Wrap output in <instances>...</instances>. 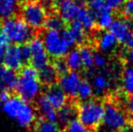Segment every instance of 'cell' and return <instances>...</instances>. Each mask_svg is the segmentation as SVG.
Listing matches in <instances>:
<instances>
[{
	"mask_svg": "<svg viewBox=\"0 0 133 132\" xmlns=\"http://www.w3.org/2000/svg\"><path fill=\"white\" fill-rule=\"evenodd\" d=\"M89 130L83 124L79 118H75L64 127V132H89Z\"/></svg>",
	"mask_w": 133,
	"mask_h": 132,
	"instance_id": "cell-31",
	"label": "cell"
},
{
	"mask_svg": "<svg viewBox=\"0 0 133 132\" xmlns=\"http://www.w3.org/2000/svg\"><path fill=\"white\" fill-rule=\"evenodd\" d=\"M104 112L102 127L106 132H122L127 126L128 117L125 115L124 110L113 100H106L104 102ZM100 125V126H101Z\"/></svg>",
	"mask_w": 133,
	"mask_h": 132,
	"instance_id": "cell-5",
	"label": "cell"
},
{
	"mask_svg": "<svg viewBox=\"0 0 133 132\" xmlns=\"http://www.w3.org/2000/svg\"><path fill=\"white\" fill-rule=\"evenodd\" d=\"M82 80L83 79L78 72L69 71L68 73L60 77L58 84L68 97L75 98L78 95V89Z\"/></svg>",
	"mask_w": 133,
	"mask_h": 132,
	"instance_id": "cell-11",
	"label": "cell"
},
{
	"mask_svg": "<svg viewBox=\"0 0 133 132\" xmlns=\"http://www.w3.org/2000/svg\"><path fill=\"white\" fill-rule=\"evenodd\" d=\"M17 79L18 76L16 74V71L4 65L3 63L0 64V85L2 89H15Z\"/></svg>",
	"mask_w": 133,
	"mask_h": 132,
	"instance_id": "cell-14",
	"label": "cell"
},
{
	"mask_svg": "<svg viewBox=\"0 0 133 132\" xmlns=\"http://www.w3.org/2000/svg\"><path fill=\"white\" fill-rule=\"evenodd\" d=\"M42 40L48 55L56 59H61L65 57L70 51L71 48L64 41L61 31L47 29L43 34Z\"/></svg>",
	"mask_w": 133,
	"mask_h": 132,
	"instance_id": "cell-7",
	"label": "cell"
},
{
	"mask_svg": "<svg viewBox=\"0 0 133 132\" xmlns=\"http://www.w3.org/2000/svg\"><path fill=\"white\" fill-rule=\"evenodd\" d=\"M97 45L98 48L104 52H113L118 48V41L113 33L106 31L98 38Z\"/></svg>",
	"mask_w": 133,
	"mask_h": 132,
	"instance_id": "cell-17",
	"label": "cell"
},
{
	"mask_svg": "<svg viewBox=\"0 0 133 132\" xmlns=\"http://www.w3.org/2000/svg\"><path fill=\"white\" fill-rule=\"evenodd\" d=\"M37 112L40 114L41 118L57 121V110L52 106L45 96H40L37 99Z\"/></svg>",
	"mask_w": 133,
	"mask_h": 132,
	"instance_id": "cell-15",
	"label": "cell"
},
{
	"mask_svg": "<svg viewBox=\"0 0 133 132\" xmlns=\"http://www.w3.org/2000/svg\"><path fill=\"white\" fill-rule=\"evenodd\" d=\"M2 111L22 128L32 127L37 121V111L30 102L19 96H11L2 104Z\"/></svg>",
	"mask_w": 133,
	"mask_h": 132,
	"instance_id": "cell-1",
	"label": "cell"
},
{
	"mask_svg": "<svg viewBox=\"0 0 133 132\" xmlns=\"http://www.w3.org/2000/svg\"><path fill=\"white\" fill-rule=\"evenodd\" d=\"M104 112V103L100 99H89L78 105V118L91 131H96L100 127Z\"/></svg>",
	"mask_w": 133,
	"mask_h": 132,
	"instance_id": "cell-3",
	"label": "cell"
},
{
	"mask_svg": "<svg viewBox=\"0 0 133 132\" xmlns=\"http://www.w3.org/2000/svg\"><path fill=\"white\" fill-rule=\"evenodd\" d=\"M69 31L71 32L73 38L75 39L77 45H84V42L87 39V31L85 28L83 27L80 22H78L77 19L69 23V25L67 27Z\"/></svg>",
	"mask_w": 133,
	"mask_h": 132,
	"instance_id": "cell-23",
	"label": "cell"
},
{
	"mask_svg": "<svg viewBox=\"0 0 133 132\" xmlns=\"http://www.w3.org/2000/svg\"><path fill=\"white\" fill-rule=\"evenodd\" d=\"M34 132H64L62 126L57 121H47L39 118L33 125Z\"/></svg>",
	"mask_w": 133,
	"mask_h": 132,
	"instance_id": "cell-20",
	"label": "cell"
},
{
	"mask_svg": "<svg viewBox=\"0 0 133 132\" xmlns=\"http://www.w3.org/2000/svg\"><path fill=\"white\" fill-rule=\"evenodd\" d=\"M93 94V88L92 84H90L88 80H82L81 84L79 85L77 97L82 101H85L91 99V96Z\"/></svg>",
	"mask_w": 133,
	"mask_h": 132,
	"instance_id": "cell-27",
	"label": "cell"
},
{
	"mask_svg": "<svg viewBox=\"0 0 133 132\" xmlns=\"http://www.w3.org/2000/svg\"><path fill=\"white\" fill-rule=\"evenodd\" d=\"M106 63H107V60L103 55H101L99 52H94V66L98 68H103L106 66Z\"/></svg>",
	"mask_w": 133,
	"mask_h": 132,
	"instance_id": "cell-37",
	"label": "cell"
},
{
	"mask_svg": "<svg viewBox=\"0 0 133 132\" xmlns=\"http://www.w3.org/2000/svg\"><path fill=\"white\" fill-rule=\"evenodd\" d=\"M30 47L31 55H30V62L31 65L37 70L49 65V58L50 55H48V51L46 50L43 43V40L40 37H34L28 42Z\"/></svg>",
	"mask_w": 133,
	"mask_h": 132,
	"instance_id": "cell-8",
	"label": "cell"
},
{
	"mask_svg": "<svg viewBox=\"0 0 133 132\" xmlns=\"http://www.w3.org/2000/svg\"><path fill=\"white\" fill-rule=\"evenodd\" d=\"M1 33L10 43L22 46L33 38V29L22 18H10L4 19L1 24Z\"/></svg>",
	"mask_w": 133,
	"mask_h": 132,
	"instance_id": "cell-4",
	"label": "cell"
},
{
	"mask_svg": "<svg viewBox=\"0 0 133 132\" xmlns=\"http://www.w3.org/2000/svg\"><path fill=\"white\" fill-rule=\"evenodd\" d=\"M64 60H65V63H66L69 71L78 72V71L82 70V68H84L83 67V63H82V58L79 49L70 50V51L65 56Z\"/></svg>",
	"mask_w": 133,
	"mask_h": 132,
	"instance_id": "cell-21",
	"label": "cell"
},
{
	"mask_svg": "<svg viewBox=\"0 0 133 132\" xmlns=\"http://www.w3.org/2000/svg\"><path fill=\"white\" fill-rule=\"evenodd\" d=\"M11 97L10 93H9V90H6V89H2L0 91V103L3 104L4 102H6L8 99Z\"/></svg>",
	"mask_w": 133,
	"mask_h": 132,
	"instance_id": "cell-39",
	"label": "cell"
},
{
	"mask_svg": "<svg viewBox=\"0 0 133 132\" xmlns=\"http://www.w3.org/2000/svg\"><path fill=\"white\" fill-rule=\"evenodd\" d=\"M76 117H78V106L67 103L61 109L57 110V122L61 126L65 127L70 121L77 118Z\"/></svg>",
	"mask_w": 133,
	"mask_h": 132,
	"instance_id": "cell-16",
	"label": "cell"
},
{
	"mask_svg": "<svg viewBox=\"0 0 133 132\" xmlns=\"http://www.w3.org/2000/svg\"><path fill=\"white\" fill-rule=\"evenodd\" d=\"M126 115L130 121H133V95H127L126 100Z\"/></svg>",
	"mask_w": 133,
	"mask_h": 132,
	"instance_id": "cell-38",
	"label": "cell"
},
{
	"mask_svg": "<svg viewBox=\"0 0 133 132\" xmlns=\"http://www.w3.org/2000/svg\"><path fill=\"white\" fill-rule=\"evenodd\" d=\"M1 90H2V88H1V85H0V91H1Z\"/></svg>",
	"mask_w": 133,
	"mask_h": 132,
	"instance_id": "cell-41",
	"label": "cell"
},
{
	"mask_svg": "<svg viewBox=\"0 0 133 132\" xmlns=\"http://www.w3.org/2000/svg\"><path fill=\"white\" fill-rule=\"evenodd\" d=\"M74 1H76V2L79 4H82V3H85L87 0H74Z\"/></svg>",
	"mask_w": 133,
	"mask_h": 132,
	"instance_id": "cell-40",
	"label": "cell"
},
{
	"mask_svg": "<svg viewBox=\"0 0 133 132\" xmlns=\"http://www.w3.org/2000/svg\"><path fill=\"white\" fill-rule=\"evenodd\" d=\"M19 8V0H0V18H13Z\"/></svg>",
	"mask_w": 133,
	"mask_h": 132,
	"instance_id": "cell-18",
	"label": "cell"
},
{
	"mask_svg": "<svg viewBox=\"0 0 133 132\" xmlns=\"http://www.w3.org/2000/svg\"><path fill=\"white\" fill-rule=\"evenodd\" d=\"M29 1H33V0H29Z\"/></svg>",
	"mask_w": 133,
	"mask_h": 132,
	"instance_id": "cell-43",
	"label": "cell"
},
{
	"mask_svg": "<svg viewBox=\"0 0 133 132\" xmlns=\"http://www.w3.org/2000/svg\"><path fill=\"white\" fill-rule=\"evenodd\" d=\"M38 71H39V77H40L42 84H48V85H52L55 84L56 78L58 76L54 65H51V64H49Z\"/></svg>",
	"mask_w": 133,
	"mask_h": 132,
	"instance_id": "cell-25",
	"label": "cell"
},
{
	"mask_svg": "<svg viewBox=\"0 0 133 132\" xmlns=\"http://www.w3.org/2000/svg\"><path fill=\"white\" fill-rule=\"evenodd\" d=\"M127 0H105L108 7L111 9L112 11H122V7Z\"/></svg>",
	"mask_w": 133,
	"mask_h": 132,
	"instance_id": "cell-35",
	"label": "cell"
},
{
	"mask_svg": "<svg viewBox=\"0 0 133 132\" xmlns=\"http://www.w3.org/2000/svg\"><path fill=\"white\" fill-rule=\"evenodd\" d=\"M122 87L127 95H133V67H127L123 71Z\"/></svg>",
	"mask_w": 133,
	"mask_h": 132,
	"instance_id": "cell-28",
	"label": "cell"
},
{
	"mask_svg": "<svg viewBox=\"0 0 133 132\" xmlns=\"http://www.w3.org/2000/svg\"><path fill=\"white\" fill-rule=\"evenodd\" d=\"M133 22L124 18H119L115 19L110 27V32L114 34L118 39V43L124 44L125 40L133 32Z\"/></svg>",
	"mask_w": 133,
	"mask_h": 132,
	"instance_id": "cell-12",
	"label": "cell"
},
{
	"mask_svg": "<svg viewBox=\"0 0 133 132\" xmlns=\"http://www.w3.org/2000/svg\"><path fill=\"white\" fill-rule=\"evenodd\" d=\"M63 25H64V22L58 15L50 16V17H48V19L46 22L47 29L61 31V30H63Z\"/></svg>",
	"mask_w": 133,
	"mask_h": 132,
	"instance_id": "cell-30",
	"label": "cell"
},
{
	"mask_svg": "<svg viewBox=\"0 0 133 132\" xmlns=\"http://www.w3.org/2000/svg\"><path fill=\"white\" fill-rule=\"evenodd\" d=\"M92 88L93 92H95L96 94L106 91L108 88H110V81L108 79L107 75L103 73L94 75L92 81Z\"/></svg>",
	"mask_w": 133,
	"mask_h": 132,
	"instance_id": "cell-26",
	"label": "cell"
},
{
	"mask_svg": "<svg viewBox=\"0 0 133 132\" xmlns=\"http://www.w3.org/2000/svg\"><path fill=\"white\" fill-rule=\"evenodd\" d=\"M11 46L10 41L8 40L6 36H4L3 34H0V64L3 62L4 55L6 54L8 48Z\"/></svg>",
	"mask_w": 133,
	"mask_h": 132,
	"instance_id": "cell-32",
	"label": "cell"
},
{
	"mask_svg": "<svg viewBox=\"0 0 133 132\" xmlns=\"http://www.w3.org/2000/svg\"><path fill=\"white\" fill-rule=\"evenodd\" d=\"M77 21L83 25L85 31H92L97 27L96 19L87 7H81V10L77 17Z\"/></svg>",
	"mask_w": 133,
	"mask_h": 132,
	"instance_id": "cell-19",
	"label": "cell"
},
{
	"mask_svg": "<svg viewBox=\"0 0 133 132\" xmlns=\"http://www.w3.org/2000/svg\"><path fill=\"white\" fill-rule=\"evenodd\" d=\"M15 91L19 97L28 102L39 98L42 92L39 71L32 65L22 67L18 75Z\"/></svg>",
	"mask_w": 133,
	"mask_h": 132,
	"instance_id": "cell-2",
	"label": "cell"
},
{
	"mask_svg": "<svg viewBox=\"0 0 133 132\" xmlns=\"http://www.w3.org/2000/svg\"><path fill=\"white\" fill-rule=\"evenodd\" d=\"M80 55H81L83 67L85 70H91L94 66V52L93 50L88 45H82L80 49Z\"/></svg>",
	"mask_w": 133,
	"mask_h": 132,
	"instance_id": "cell-24",
	"label": "cell"
},
{
	"mask_svg": "<svg viewBox=\"0 0 133 132\" xmlns=\"http://www.w3.org/2000/svg\"><path fill=\"white\" fill-rule=\"evenodd\" d=\"M54 67H55L57 75L60 77L69 72V69L65 63V60H62V59H56V61L54 63Z\"/></svg>",
	"mask_w": 133,
	"mask_h": 132,
	"instance_id": "cell-34",
	"label": "cell"
},
{
	"mask_svg": "<svg viewBox=\"0 0 133 132\" xmlns=\"http://www.w3.org/2000/svg\"><path fill=\"white\" fill-rule=\"evenodd\" d=\"M45 1H49V0H45Z\"/></svg>",
	"mask_w": 133,
	"mask_h": 132,
	"instance_id": "cell-44",
	"label": "cell"
},
{
	"mask_svg": "<svg viewBox=\"0 0 133 132\" xmlns=\"http://www.w3.org/2000/svg\"><path fill=\"white\" fill-rule=\"evenodd\" d=\"M22 18L32 28L40 29L46 26V22L48 19V12L44 4L36 0L28 1L22 7Z\"/></svg>",
	"mask_w": 133,
	"mask_h": 132,
	"instance_id": "cell-6",
	"label": "cell"
},
{
	"mask_svg": "<svg viewBox=\"0 0 133 132\" xmlns=\"http://www.w3.org/2000/svg\"><path fill=\"white\" fill-rule=\"evenodd\" d=\"M57 15L64 22H72L77 19L79 12L81 10V4L74 0H56L55 2Z\"/></svg>",
	"mask_w": 133,
	"mask_h": 132,
	"instance_id": "cell-9",
	"label": "cell"
},
{
	"mask_svg": "<svg viewBox=\"0 0 133 132\" xmlns=\"http://www.w3.org/2000/svg\"><path fill=\"white\" fill-rule=\"evenodd\" d=\"M44 96L56 110L61 109L63 106H65L67 104L68 96L63 91L62 88L59 87V84H54L52 85H49Z\"/></svg>",
	"mask_w": 133,
	"mask_h": 132,
	"instance_id": "cell-13",
	"label": "cell"
},
{
	"mask_svg": "<svg viewBox=\"0 0 133 132\" xmlns=\"http://www.w3.org/2000/svg\"><path fill=\"white\" fill-rule=\"evenodd\" d=\"M61 34H62V37H63V39H64V41L69 45L70 48H72L75 45H77L76 41H75V39L73 38L72 34H71V32L69 31L68 28H65V29L61 30Z\"/></svg>",
	"mask_w": 133,
	"mask_h": 132,
	"instance_id": "cell-36",
	"label": "cell"
},
{
	"mask_svg": "<svg viewBox=\"0 0 133 132\" xmlns=\"http://www.w3.org/2000/svg\"><path fill=\"white\" fill-rule=\"evenodd\" d=\"M122 14L124 18L133 22V0H127L122 9Z\"/></svg>",
	"mask_w": 133,
	"mask_h": 132,
	"instance_id": "cell-33",
	"label": "cell"
},
{
	"mask_svg": "<svg viewBox=\"0 0 133 132\" xmlns=\"http://www.w3.org/2000/svg\"><path fill=\"white\" fill-rule=\"evenodd\" d=\"M25 62L26 60L22 55V46L13 44L8 48L6 54L4 55L2 63L14 71H17L24 67Z\"/></svg>",
	"mask_w": 133,
	"mask_h": 132,
	"instance_id": "cell-10",
	"label": "cell"
},
{
	"mask_svg": "<svg viewBox=\"0 0 133 132\" xmlns=\"http://www.w3.org/2000/svg\"><path fill=\"white\" fill-rule=\"evenodd\" d=\"M87 8L89 9V11L91 13V15L94 17L96 21L102 14L112 12V10L106 4L105 0H89Z\"/></svg>",
	"mask_w": 133,
	"mask_h": 132,
	"instance_id": "cell-22",
	"label": "cell"
},
{
	"mask_svg": "<svg viewBox=\"0 0 133 132\" xmlns=\"http://www.w3.org/2000/svg\"><path fill=\"white\" fill-rule=\"evenodd\" d=\"M0 34H1V26H0Z\"/></svg>",
	"mask_w": 133,
	"mask_h": 132,
	"instance_id": "cell-42",
	"label": "cell"
},
{
	"mask_svg": "<svg viewBox=\"0 0 133 132\" xmlns=\"http://www.w3.org/2000/svg\"><path fill=\"white\" fill-rule=\"evenodd\" d=\"M114 16L113 13H105L102 14L99 18L96 21V24H97V29L98 30H107L110 29L112 23L114 22Z\"/></svg>",
	"mask_w": 133,
	"mask_h": 132,
	"instance_id": "cell-29",
	"label": "cell"
}]
</instances>
